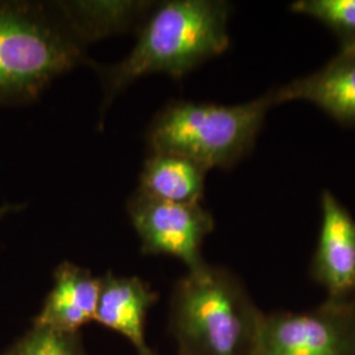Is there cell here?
I'll use <instances>...</instances> for the list:
<instances>
[{
	"mask_svg": "<svg viewBox=\"0 0 355 355\" xmlns=\"http://www.w3.org/2000/svg\"><path fill=\"white\" fill-rule=\"evenodd\" d=\"M262 318L227 268L204 263L174 287L170 325L179 355H254Z\"/></svg>",
	"mask_w": 355,
	"mask_h": 355,
	"instance_id": "cell-2",
	"label": "cell"
},
{
	"mask_svg": "<svg viewBox=\"0 0 355 355\" xmlns=\"http://www.w3.org/2000/svg\"><path fill=\"white\" fill-rule=\"evenodd\" d=\"M1 355H87L78 333L33 325Z\"/></svg>",
	"mask_w": 355,
	"mask_h": 355,
	"instance_id": "cell-14",
	"label": "cell"
},
{
	"mask_svg": "<svg viewBox=\"0 0 355 355\" xmlns=\"http://www.w3.org/2000/svg\"><path fill=\"white\" fill-rule=\"evenodd\" d=\"M128 214L144 254H166L180 259L189 271L203 266L205 237L215 228L212 215L199 204L168 203L136 192Z\"/></svg>",
	"mask_w": 355,
	"mask_h": 355,
	"instance_id": "cell-6",
	"label": "cell"
},
{
	"mask_svg": "<svg viewBox=\"0 0 355 355\" xmlns=\"http://www.w3.org/2000/svg\"><path fill=\"white\" fill-rule=\"evenodd\" d=\"M254 355H355V303L263 313Z\"/></svg>",
	"mask_w": 355,
	"mask_h": 355,
	"instance_id": "cell-5",
	"label": "cell"
},
{
	"mask_svg": "<svg viewBox=\"0 0 355 355\" xmlns=\"http://www.w3.org/2000/svg\"><path fill=\"white\" fill-rule=\"evenodd\" d=\"M274 91L252 102L221 105L180 101L167 104L148 129L152 152L186 157L207 170L230 168L253 150Z\"/></svg>",
	"mask_w": 355,
	"mask_h": 355,
	"instance_id": "cell-4",
	"label": "cell"
},
{
	"mask_svg": "<svg viewBox=\"0 0 355 355\" xmlns=\"http://www.w3.org/2000/svg\"><path fill=\"white\" fill-rule=\"evenodd\" d=\"M312 278L334 302L355 303V220L330 192L321 195V228Z\"/></svg>",
	"mask_w": 355,
	"mask_h": 355,
	"instance_id": "cell-7",
	"label": "cell"
},
{
	"mask_svg": "<svg viewBox=\"0 0 355 355\" xmlns=\"http://www.w3.org/2000/svg\"><path fill=\"white\" fill-rule=\"evenodd\" d=\"M207 168L173 153L152 152L140 175L139 192L168 203L199 204Z\"/></svg>",
	"mask_w": 355,
	"mask_h": 355,
	"instance_id": "cell-12",
	"label": "cell"
},
{
	"mask_svg": "<svg viewBox=\"0 0 355 355\" xmlns=\"http://www.w3.org/2000/svg\"><path fill=\"white\" fill-rule=\"evenodd\" d=\"M150 355H155V354H154V353H153V354H150Z\"/></svg>",
	"mask_w": 355,
	"mask_h": 355,
	"instance_id": "cell-16",
	"label": "cell"
},
{
	"mask_svg": "<svg viewBox=\"0 0 355 355\" xmlns=\"http://www.w3.org/2000/svg\"><path fill=\"white\" fill-rule=\"evenodd\" d=\"M53 287L33 325L66 333H78L95 320L101 278L85 267L64 262L55 268Z\"/></svg>",
	"mask_w": 355,
	"mask_h": 355,
	"instance_id": "cell-10",
	"label": "cell"
},
{
	"mask_svg": "<svg viewBox=\"0 0 355 355\" xmlns=\"http://www.w3.org/2000/svg\"><path fill=\"white\" fill-rule=\"evenodd\" d=\"M230 10L223 0L155 3L132 51L120 62L99 69L104 103L110 104L141 76L164 73L178 79L224 53Z\"/></svg>",
	"mask_w": 355,
	"mask_h": 355,
	"instance_id": "cell-1",
	"label": "cell"
},
{
	"mask_svg": "<svg viewBox=\"0 0 355 355\" xmlns=\"http://www.w3.org/2000/svg\"><path fill=\"white\" fill-rule=\"evenodd\" d=\"M85 46L54 1L0 0V105L36 101L86 61Z\"/></svg>",
	"mask_w": 355,
	"mask_h": 355,
	"instance_id": "cell-3",
	"label": "cell"
},
{
	"mask_svg": "<svg viewBox=\"0 0 355 355\" xmlns=\"http://www.w3.org/2000/svg\"><path fill=\"white\" fill-rule=\"evenodd\" d=\"M291 11L327 26L338 38L341 51H355V0H297Z\"/></svg>",
	"mask_w": 355,
	"mask_h": 355,
	"instance_id": "cell-13",
	"label": "cell"
},
{
	"mask_svg": "<svg viewBox=\"0 0 355 355\" xmlns=\"http://www.w3.org/2000/svg\"><path fill=\"white\" fill-rule=\"evenodd\" d=\"M20 208V205H4V207H1L0 208V217H3L4 215H7L8 212H11V211H16V209H19Z\"/></svg>",
	"mask_w": 355,
	"mask_h": 355,
	"instance_id": "cell-15",
	"label": "cell"
},
{
	"mask_svg": "<svg viewBox=\"0 0 355 355\" xmlns=\"http://www.w3.org/2000/svg\"><path fill=\"white\" fill-rule=\"evenodd\" d=\"M275 104L303 101L315 104L343 125H355V51H340L309 76L274 89Z\"/></svg>",
	"mask_w": 355,
	"mask_h": 355,
	"instance_id": "cell-8",
	"label": "cell"
},
{
	"mask_svg": "<svg viewBox=\"0 0 355 355\" xmlns=\"http://www.w3.org/2000/svg\"><path fill=\"white\" fill-rule=\"evenodd\" d=\"M158 300V293L137 277H116L107 272L101 278V292L95 320L133 343L140 355L153 354L145 340L149 309Z\"/></svg>",
	"mask_w": 355,
	"mask_h": 355,
	"instance_id": "cell-9",
	"label": "cell"
},
{
	"mask_svg": "<svg viewBox=\"0 0 355 355\" xmlns=\"http://www.w3.org/2000/svg\"><path fill=\"white\" fill-rule=\"evenodd\" d=\"M58 12L83 45L101 38L140 29L150 13L154 1L112 0V1H54Z\"/></svg>",
	"mask_w": 355,
	"mask_h": 355,
	"instance_id": "cell-11",
	"label": "cell"
}]
</instances>
